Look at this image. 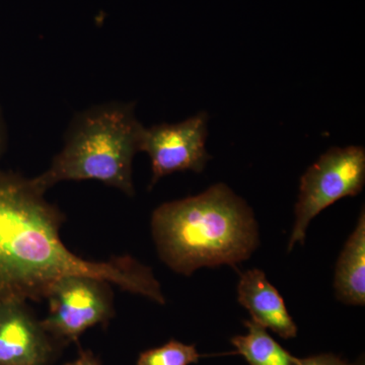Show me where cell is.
<instances>
[{
  "label": "cell",
  "instance_id": "cell-11",
  "mask_svg": "<svg viewBox=\"0 0 365 365\" xmlns=\"http://www.w3.org/2000/svg\"><path fill=\"white\" fill-rule=\"evenodd\" d=\"M200 357L195 345L172 340L160 347L141 353L137 365H191L199 362Z\"/></svg>",
  "mask_w": 365,
  "mask_h": 365
},
{
  "label": "cell",
  "instance_id": "cell-15",
  "mask_svg": "<svg viewBox=\"0 0 365 365\" xmlns=\"http://www.w3.org/2000/svg\"><path fill=\"white\" fill-rule=\"evenodd\" d=\"M352 365H365L364 364V356L360 357V359H357V361L355 362L354 364Z\"/></svg>",
  "mask_w": 365,
  "mask_h": 365
},
{
  "label": "cell",
  "instance_id": "cell-13",
  "mask_svg": "<svg viewBox=\"0 0 365 365\" xmlns=\"http://www.w3.org/2000/svg\"><path fill=\"white\" fill-rule=\"evenodd\" d=\"M7 143V128L6 120H4V114L0 109V158L6 150Z\"/></svg>",
  "mask_w": 365,
  "mask_h": 365
},
{
  "label": "cell",
  "instance_id": "cell-3",
  "mask_svg": "<svg viewBox=\"0 0 365 365\" xmlns=\"http://www.w3.org/2000/svg\"><path fill=\"white\" fill-rule=\"evenodd\" d=\"M143 128L134 103L88 108L72 118L63 148L34 182L46 192L60 182L95 180L133 196L132 165Z\"/></svg>",
  "mask_w": 365,
  "mask_h": 365
},
{
  "label": "cell",
  "instance_id": "cell-5",
  "mask_svg": "<svg viewBox=\"0 0 365 365\" xmlns=\"http://www.w3.org/2000/svg\"><path fill=\"white\" fill-rule=\"evenodd\" d=\"M110 283L85 275L60 278L46 295L49 313L41 325L64 340H76L85 331L113 316Z\"/></svg>",
  "mask_w": 365,
  "mask_h": 365
},
{
  "label": "cell",
  "instance_id": "cell-8",
  "mask_svg": "<svg viewBox=\"0 0 365 365\" xmlns=\"http://www.w3.org/2000/svg\"><path fill=\"white\" fill-rule=\"evenodd\" d=\"M237 300L246 307L255 323L270 329L283 339L297 337V326L288 313L284 300L260 269H251L242 274Z\"/></svg>",
  "mask_w": 365,
  "mask_h": 365
},
{
  "label": "cell",
  "instance_id": "cell-14",
  "mask_svg": "<svg viewBox=\"0 0 365 365\" xmlns=\"http://www.w3.org/2000/svg\"><path fill=\"white\" fill-rule=\"evenodd\" d=\"M66 365H100L98 360L90 352L81 353V356Z\"/></svg>",
  "mask_w": 365,
  "mask_h": 365
},
{
  "label": "cell",
  "instance_id": "cell-12",
  "mask_svg": "<svg viewBox=\"0 0 365 365\" xmlns=\"http://www.w3.org/2000/svg\"><path fill=\"white\" fill-rule=\"evenodd\" d=\"M300 365H352L337 355L325 353V354L314 355V356L299 359Z\"/></svg>",
  "mask_w": 365,
  "mask_h": 365
},
{
  "label": "cell",
  "instance_id": "cell-7",
  "mask_svg": "<svg viewBox=\"0 0 365 365\" xmlns=\"http://www.w3.org/2000/svg\"><path fill=\"white\" fill-rule=\"evenodd\" d=\"M26 302H0V365H46L53 348Z\"/></svg>",
  "mask_w": 365,
  "mask_h": 365
},
{
  "label": "cell",
  "instance_id": "cell-4",
  "mask_svg": "<svg viewBox=\"0 0 365 365\" xmlns=\"http://www.w3.org/2000/svg\"><path fill=\"white\" fill-rule=\"evenodd\" d=\"M364 182L365 150L361 146L333 148L321 155L300 180L287 251L304 244L309 222L319 213L340 199L359 195Z\"/></svg>",
  "mask_w": 365,
  "mask_h": 365
},
{
  "label": "cell",
  "instance_id": "cell-9",
  "mask_svg": "<svg viewBox=\"0 0 365 365\" xmlns=\"http://www.w3.org/2000/svg\"><path fill=\"white\" fill-rule=\"evenodd\" d=\"M336 297L350 306L365 304V213L360 212L354 232L346 242L336 265Z\"/></svg>",
  "mask_w": 365,
  "mask_h": 365
},
{
  "label": "cell",
  "instance_id": "cell-10",
  "mask_svg": "<svg viewBox=\"0 0 365 365\" xmlns=\"http://www.w3.org/2000/svg\"><path fill=\"white\" fill-rule=\"evenodd\" d=\"M246 335L232 339L237 354L250 365H300V360L290 354L269 335L267 329L252 321L245 322Z\"/></svg>",
  "mask_w": 365,
  "mask_h": 365
},
{
  "label": "cell",
  "instance_id": "cell-1",
  "mask_svg": "<svg viewBox=\"0 0 365 365\" xmlns=\"http://www.w3.org/2000/svg\"><path fill=\"white\" fill-rule=\"evenodd\" d=\"M33 179L0 170V302L46 299L60 278L85 275L165 302L153 270L129 256L88 261L60 237L61 212Z\"/></svg>",
  "mask_w": 365,
  "mask_h": 365
},
{
  "label": "cell",
  "instance_id": "cell-6",
  "mask_svg": "<svg viewBox=\"0 0 365 365\" xmlns=\"http://www.w3.org/2000/svg\"><path fill=\"white\" fill-rule=\"evenodd\" d=\"M207 123L208 115L202 112L180 123L144 127L139 153H148L151 160L150 188L174 173L202 172L211 158L205 148Z\"/></svg>",
  "mask_w": 365,
  "mask_h": 365
},
{
  "label": "cell",
  "instance_id": "cell-2",
  "mask_svg": "<svg viewBox=\"0 0 365 365\" xmlns=\"http://www.w3.org/2000/svg\"><path fill=\"white\" fill-rule=\"evenodd\" d=\"M151 232L163 263L185 276L203 267L237 265L259 246L253 210L225 184L163 203L151 217Z\"/></svg>",
  "mask_w": 365,
  "mask_h": 365
}]
</instances>
